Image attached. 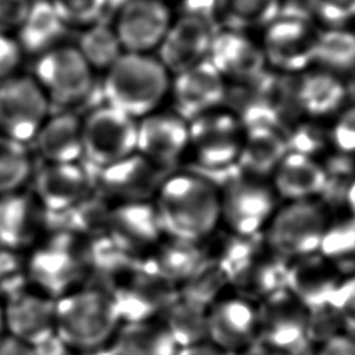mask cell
Here are the masks:
<instances>
[{
    "instance_id": "cell-15",
    "label": "cell",
    "mask_w": 355,
    "mask_h": 355,
    "mask_svg": "<svg viewBox=\"0 0 355 355\" xmlns=\"http://www.w3.org/2000/svg\"><path fill=\"white\" fill-rule=\"evenodd\" d=\"M172 21L168 0H125L112 28L123 51L151 53L161 44Z\"/></svg>"
},
{
    "instance_id": "cell-2",
    "label": "cell",
    "mask_w": 355,
    "mask_h": 355,
    "mask_svg": "<svg viewBox=\"0 0 355 355\" xmlns=\"http://www.w3.org/2000/svg\"><path fill=\"white\" fill-rule=\"evenodd\" d=\"M122 316L105 287L79 286L55 298L54 334L71 352H90L110 345Z\"/></svg>"
},
{
    "instance_id": "cell-48",
    "label": "cell",
    "mask_w": 355,
    "mask_h": 355,
    "mask_svg": "<svg viewBox=\"0 0 355 355\" xmlns=\"http://www.w3.org/2000/svg\"><path fill=\"white\" fill-rule=\"evenodd\" d=\"M313 355H355V334L340 331L319 343Z\"/></svg>"
},
{
    "instance_id": "cell-37",
    "label": "cell",
    "mask_w": 355,
    "mask_h": 355,
    "mask_svg": "<svg viewBox=\"0 0 355 355\" xmlns=\"http://www.w3.org/2000/svg\"><path fill=\"white\" fill-rule=\"evenodd\" d=\"M343 275L355 273V218L331 212L330 222L318 251Z\"/></svg>"
},
{
    "instance_id": "cell-16",
    "label": "cell",
    "mask_w": 355,
    "mask_h": 355,
    "mask_svg": "<svg viewBox=\"0 0 355 355\" xmlns=\"http://www.w3.org/2000/svg\"><path fill=\"white\" fill-rule=\"evenodd\" d=\"M31 180V193L49 214L71 212L96 190V182L80 162L43 164Z\"/></svg>"
},
{
    "instance_id": "cell-8",
    "label": "cell",
    "mask_w": 355,
    "mask_h": 355,
    "mask_svg": "<svg viewBox=\"0 0 355 355\" xmlns=\"http://www.w3.org/2000/svg\"><path fill=\"white\" fill-rule=\"evenodd\" d=\"M50 104L73 107L82 103L93 87V68L76 46L60 44L39 55L35 76Z\"/></svg>"
},
{
    "instance_id": "cell-50",
    "label": "cell",
    "mask_w": 355,
    "mask_h": 355,
    "mask_svg": "<svg viewBox=\"0 0 355 355\" xmlns=\"http://www.w3.org/2000/svg\"><path fill=\"white\" fill-rule=\"evenodd\" d=\"M0 355H36L33 345L8 334H0Z\"/></svg>"
},
{
    "instance_id": "cell-5",
    "label": "cell",
    "mask_w": 355,
    "mask_h": 355,
    "mask_svg": "<svg viewBox=\"0 0 355 355\" xmlns=\"http://www.w3.org/2000/svg\"><path fill=\"white\" fill-rule=\"evenodd\" d=\"M220 220L232 233L244 237L262 236L277 209V196L266 179L240 169L220 187Z\"/></svg>"
},
{
    "instance_id": "cell-38",
    "label": "cell",
    "mask_w": 355,
    "mask_h": 355,
    "mask_svg": "<svg viewBox=\"0 0 355 355\" xmlns=\"http://www.w3.org/2000/svg\"><path fill=\"white\" fill-rule=\"evenodd\" d=\"M230 288L226 272L204 254L200 265L178 286L180 297L209 306Z\"/></svg>"
},
{
    "instance_id": "cell-35",
    "label": "cell",
    "mask_w": 355,
    "mask_h": 355,
    "mask_svg": "<svg viewBox=\"0 0 355 355\" xmlns=\"http://www.w3.org/2000/svg\"><path fill=\"white\" fill-rule=\"evenodd\" d=\"M283 0H218L216 18L222 28L247 33L263 29L282 11Z\"/></svg>"
},
{
    "instance_id": "cell-49",
    "label": "cell",
    "mask_w": 355,
    "mask_h": 355,
    "mask_svg": "<svg viewBox=\"0 0 355 355\" xmlns=\"http://www.w3.org/2000/svg\"><path fill=\"white\" fill-rule=\"evenodd\" d=\"M218 0H182V12L207 18L215 22Z\"/></svg>"
},
{
    "instance_id": "cell-30",
    "label": "cell",
    "mask_w": 355,
    "mask_h": 355,
    "mask_svg": "<svg viewBox=\"0 0 355 355\" xmlns=\"http://www.w3.org/2000/svg\"><path fill=\"white\" fill-rule=\"evenodd\" d=\"M347 93L340 76L319 68L302 73L294 90V100L305 115L318 119L337 114L344 107Z\"/></svg>"
},
{
    "instance_id": "cell-40",
    "label": "cell",
    "mask_w": 355,
    "mask_h": 355,
    "mask_svg": "<svg viewBox=\"0 0 355 355\" xmlns=\"http://www.w3.org/2000/svg\"><path fill=\"white\" fill-rule=\"evenodd\" d=\"M76 49L93 71H107L123 53L114 28L101 21L82 29Z\"/></svg>"
},
{
    "instance_id": "cell-3",
    "label": "cell",
    "mask_w": 355,
    "mask_h": 355,
    "mask_svg": "<svg viewBox=\"0 0 355 355\" xmlns=\"http://www.w3.org/2000/svg\"><path fill=\"white\" fill-rule=\"evenodd\" d=\"M172 75L151 53H126L105 71L103 93L107 104L140 119L154 111L169 94Z\"/></svg>"
},
{
    "instance_id": "cell-43",
    "label": "cell",
    "mask_w": 355,
    "mask_h": 355,
    "mask_svg": "<svg viewBox=\"0 0 355 355\" xmlns=\"http://www.w3.org/2000/svg\"><path fill=\"white\" fill-rule=\"evenodd\" d=\"M288 151L301 153L309 157H315L329 144V136L326 130H322L313 123L305 122L297 125L291 132L286 133Z\"/></svg>"
},
{
    "instance_id": "cell-11",
    "label": "cell",
    "mask_w": 355,
    "mask_h": 355,
    "mask_svg": "<svg viewBox=\"0 0 355 355\" xmlns=\"http://www.w3.org/2000/svg\"><path fill=\"white\" fill-rule=\"evenodd\" d=\"M49 111L50 101L33 76L15 75L0 83V135L28 144Z\"/></svg>"
},
{
    "instance_id": "cell-47",
    "label": "cell",
    "mask_w": 355,
    "mask_h": 355,
    "mask_svg": "<svg viewBox=\"0 0 355 355\" xmlns=\"http://www.w3.org/2000/svg\"><path fill=\"white\" fill-rule=\"evenodd\" d=\"M22 49L11 35L0 33V83L18 75L22 61Z\"/></svg>"
},
{
    "instance_id": "cell-26",
    "label": "cell",
    "mask_w": 355,
    "mask_h": 355,
    "mask_svg": "<svg viewBox=\"0 0 355 355\" xmlns=\"http://www.w3.org/2000/svg\"><path fill=\"white\" fill-rule=\"evenodd\" d=\"M343 275L319 252L288 261L286 290L308 311L331 304Z\"/></svg>"
},
{
    "instance_id": "cell-4",
    "label": "cell",
    "mask_w": 355,
    "mask_h": 355,
    "mask_svg": "<svg viewBox=\"0 0 355 355\" xmlns=\"http://www.w3.org/2000/svg\"><path fill=\"white\" fill-rule=\"evenodd\" d=\"M330 218V207L319 198L288 201L276 209L262 236L272 251L293 261L319 251Z\"/></svg>"
},
{
    "instance_id": "cell-6",
    "label": "cell",
    "mask_w": 355,
    "mask_h": 355,
    "mask_svg": "<svg viewBox=\"0 0 355 355\" xmlns=\"http://www.w3.org/2000/svg\"><path fill=\"white\" fill-rule=\"evenodd\" d=\"M244 128L239 115L215 108L189 121V151L201 171L236 166Z\"/></svg>"
},
{
    "instance_id": "cell-34",
    "label": "cell",
    "mask_w": 355,
    "mask_h": 355,
    "mask_svg": "<svg viewBox=\"0 0 355 355\" xmlns=\"http://www.w3.org/2000/svg\"><path fill=\"white\" fill-rule=\"evenodd\" d=\"M208 306L178 295L157 318L159 319L178 348L207 341Z\"/></svg>"
},
{
    "instance_id": "cell-53",
    "label": "cell",
    "mask_w": 355,
    "mask_h": 355,
    "mask_svg": "<svg viewBox=\"0 0 355 355\" xmlns=\"http://www.w3.org/2000/svg\"><path fill=\"white\" fill-rule=\"evenodd\" d=\"M341 202L344 214L355 218V176L345 182L341 191Z\"/></svg>"
},
{
    "instance_id": "cell-10",
    "label": "cell",
    "mask_w": 355,
    "mask_h": 355,
    "mask_svg": "<svg viewBox=\"0 0 355 355\" xmlns=\"http://www.w3.org/2000/svg\"><path fill=\"white\" fill-rule=\"evenodd\" d=\"M123 322L157 319L179 295L178 287L147 269L140 258L121 272L108 287Z\"/></svg>"
},
{
    "instance_id": "cell-12",
    "label": "cell",
    "mask_w": 355,
    "mask_h": 355,
    "mask_svg": "<svg viewBox=\"0 0 355 355\" xmlns=\"http://www.w3.org/2000/svg\"><path fill=\"white\" fill-rule=\"evenodd\" d=\"M319 29L309 21L277 17L263 28L261 49L266 65L284 73H301L313 65Z\"/></svg>"
},
{
    "instance_id": "cell-33",
    "label": "cell",
    "mask_w": 355,
    "mask_h": 355,
    "mask_svg": "<svg viewBox=\"0 0 355 355\" xmlns=\"http://www.w3.org/2000/svg\"><path fill=\"white\" fill-rule=\"evenodd\" d=\"M65 25L49 0H35L15 37L22 51L43 54L55 46L64 35Z\"/></svg>"
},
{
    "instance_id": "cell-32",
    "label": "cell",
    "mask_w": 355,
    "mask_h": 355,
    "mask_svg": "<svg viewBox=\"0 0 355 355\" xmlns=\"http://www.w3.org/2000/svg\"><path fill=\"white\" fill-rule=\"evenodd\" d=\"M108 347L111 355H176L179 349L159 319L122 322Z\"/></svg>"
},
{
    "instance_id": "cell-52",
    "label": "cell",
    "mask_w": 355,
    "mask_h": 355,
    "mask_svg": "<svg viewBox=\"0 0 355 355\" xmlns=\"http://www.w3.org/2000/svg\"><path fill=\"white\" fill-rule=\"evenodd\" d=\"M176 355H229L208 341L179 348Z\"/></svg>"
},
{
    "instance_id": "cell-41",
    "label": "cell",
    "mask_w": 355,
    "mask_h": 355,
    "mask_svg": "<svg viewBox=\"0 0 355 355\" xmlns=\"http://www.w3.org/2000/svg\"><path fill=\"white\" fill-rule=\"evenodd\" d=\"M62 24L85 29L101 21L110 0H50Z\"/></svg>"
},
{
    "instance_id": "cell-17",
    "label": "cell",
    "mask_w": 355,
    "mask_h": 355,
    "mask_svg": "<svg viewBox=\"0 0 355 355\" xmlns=\"http://www.w3.org/2000/svg\"><path fill=\"white\" fill-rule=\"evenodd\" d=\"M168 173L166 169L135 153L98 169L94 182L108 202H144L154 200Z\"/></svg>"
},
{
    "instance_id": "cell-54",
    "label": "cell",
    "mask_w": 355,
    "mask_h": 355,
    "mask_svg": "<svg viewBox=\"0 0 355 355\" xmlns=\"http://www.w3.org/2000/svg\"><path fill=\"white\" fill-rule=\"evenodd\" d=\"M233 355H288L286 352H282L279 349H275L272 347H268L259 341L252 343L251 345L245 347L244 349L233 354Z\"/></svg>"
},
{
    "instance_id": "cell-55",
    "label": "cell",
    "mask_w": 355,
    "mask_h": 355,
    "mask_svg": "<svg viewBox=\"0 0 355 355\" xmlns=\"http://www.w3.org/2000/svg\"><path fill=\"white\" fill-rule=\"evenodd\" d=\"M11 255H12V252L0 247V282H3V279L10 275V270H11L10 257Z\"/></svg>"
},
{
    "instance_id": "cell-27",
    "label": "cell",
    "mask_w": 355,
    "mask_h": 355,
    "mask_svg": "<svg viewBox=\"0 0 355 355\" xmlns=\"http://www.w3.org/2000/svg\"><path fill=\"white\" fill-rule=\"evenodd\" d=\"M270 180L277 198L288 202L319 198L327 190L330 176L318 158L288 151L270 175Z\"/></svg>"
},
{
    "instance_id": "cell-29",
    "label": "cell",
    "mask_w": 355,
    "mask_h": 355,
    "mask_svg": "<svg viewBox=\"0 0 355 355\" xmlns=\"http://www.w3.org/2000/svg\"><path fill=\"white\" fill-rule=\"evenodd\" d=\"M31 143L44 164L79 162L83 157L82 119L68 111L49 115Z\"/></svg>"
},
{
    "instance_id": "cell-13",
    "label": "cell",
    "mask_w": 355,
    "mask_h": 355,
    "mask_svg": "<svg viewBox=\"0 0 355 355\" xmlns=\"http://www.w3.org/2000/svg\"><path fill=\"white\" fill-rule=\"evenodd\" d=\"M31 250L28 275L32 287L53 298L79 287L78 280L89 270L87 254L73 247L68 236L51 239L44 244L39 241Z\"/></svg>"
},
{
    "instance_id": "cell-22",
    "label": "cell",
    "mask_w": 355,
    "mask_h": 355,
    "mask_svg": "<svg viewBox=\"0 0 355 355\" xmlns=\"http://www.w3.org/2000/svg\"><path fill=\"white\" fill-rule=\"evenodd\" d=\"M3 305L4 331L35 345L54 334L55 298L35 288L12 291Z\"/></svg>"
},
{
    "instance_id": "cell-44",
    "label": "cell",
    "mask_w": 355,
    "mask_h": 355,
    "mask_svg": "<svg viewBox=\"0 0 355 355\" xmlns=\"http://www.w3.org/2000/svg\"><path fill=\"white\" fill-rule=\"evenodd\" d=\"M306 3L326 28L345 26L355 19V0H306Z\"/></svg>"
},
{
    "instance_id": "cell-28",
    "label": "cell",
    "mask_w": 355,
    "mask_h": 355,
    "mask_svg": "<svg viewBox=\"0 0 355 355\" xmlns=\"http://www.w3.org/2000/svg\"><path fill=\"white\" fill-rule=\"evenodd\" d=\"M288 153L284 132L277 126L257 123L244 126L237 168L255 178L268 179Z\"/></svg>"
},
{
    "instance_id": "cell-9",
    "label": "cell",
    "mask_w": 355,
    "mask_h": 355,
    "mask_svg": "<svg viewBox=\"0 0 355 355\" xmlns=\"http://www.w3.org/2000/svg\"><path fill=\"white\" fill-rule=\"evenodd\" d=\"M309 311L286 288L257 302V341L301 355L309 345Z\"/></svg>"
},
{
    "instance_id": "cell-24",
    "label": "cell",
    "mask_w": 355,
    "mask_h": 355,
    "mask_svg": "<svg viewBox=\"0 0 355 355\" xmlns=\"http://www.w3.org/2000/svg\"><path fill=\"white\" fill-rule=\"evenodd\" d=\"M46 214L25 189L0 196V247L12 254L33 248L42 240Z\"/></svg>"
},
{
    "instance_id": "cell-45",
    "label": "cell",
    "mask_w": 355,
    "mask_h": 355,
    "mask_svg": "<svg viewBox=\"0 0 355 355\" xmlns=\"http://www.w3.org/2000/svg\"><path fill=\"white\" fill-rule=\"evenodd\" d=\"M331 305L338 313L344 330L355 334V273L343 279L331 300Z\"/></svg>"
},
{
    "instance_id": "cell-25",
    "label": "cell",
    "mask_w": 355,
    "mask_h": 355,
    "mask_svg": "<svg viewBox=\"0 0 355 355\" xmlns=\"http://www.w3.org/2000/svg\"><path fill=\"white\" fill-rule=\"evenodd\" d=\"M287 269L288 259L272 251L262 236V241L230 276V290L257 304L286 288Z\"/></svg>"
},
{
    "instance_id": "cell-23",
    "label": "cell",
    "mask_w": 355,
    "mask_h": 355,
    "mask_svg": "<svg viewBox=\"0 0 355 355\" xmlns=\"http://www.w3.org/2000/svg\"><path fill=\"white\" fill-rule=\"evenodd\" d=\"M209 62L223 76L239 83H251L261 78L268 65L261 44L247 33L220 28L214 35Z\"/></svg>"
},
{
    "instance_id": "cell-14",
    "label": "cell",
    "mask_w": 355,
    "mask_h": 355,
    "mask_svg": "<svg viewBox=\"0 0 355 355\" xmlns=\"http://www.w3.org/2000/svg\"><path fill=\"white\" fill-rule=\"evenodd\" d=\"M103 234L133 258L144 257L165 236L153 201L110 202Z\"/></svg>"
},
{
    "instance_id": "cell-1",
    "label": "cell",
    "mask_w": 355,
    "mask_h": 355,
    "mask_svg": "<svg viewBox=\"0 0 355 355\" xmlns=\"http://www.w3.org/2000/svg\"><path fill=\"white\" fill-rule=\"evenodd\" d=\"M153 204L165 236L201 243L219 227V189L196 171L168 173Z\"/></svg>"
},
{
    "instance_id": "cell-7",
    "label": "cell",
    "mask_w": 355,
    "mask_h": 355,
    "mask_svg": "<svg viewBox=\"0 0 355 355\" xmlns=\"http://www.w3.org/2000/svg\"><path fill=\"white\" fill-rule=\"evenodd\" d=\"M137 119L105 104L82 119L83 157L103 169L136 153Z\"/></svg>"
},
{
    "instance_id": "cell-56",
    "label": "cell",
    "mask_w": 355,
    "mask_h": 355,
    "mask_svg": "<svg viewBox=\"0 0 355 355\" xmlns=\"http://www.w3.org/2000/svg\"><path fill=\"white\" fill-rule=\"evenodd\" d=\"M4 333V318H3V305L0 302V334Z\"/></svg>"
},
{
    "instance_id": "cell-51",
    "label": "cell",
    "mask_w": 355,
    "mask_h": 355,
    "mask_svg": "<svg viewBox=\"0 0 355 355\" xmlns=\"http://www.w3.org/2000/svg\"><path fill=\"white\" fill-rule=\"evenodd\" d=\"M33 348L36 355H68L71 352L55 334L35 344Z\"/></svg>"
},
{
    "instance_id": "cell-21",
    "label": "cell",
    "mask_w": 355,
    "mask_h": 355,
    "mask_svg": "<svg viewBox=\"0 0 355 355\" xmlns=\"http://www.w3.org/2000/svg\"><path fill=\"white\" fill-rule=\"evenodd\" d=\"M189 151V122L173 112L154 111L137 119L136 153L168 169Z\"/></svg>"
},
{
    "instance_id": "cell-31",
    "label": "cell",
    "mask_w": 355,
    "mask_h": 355,
    "mask_svg": "<svg viewBox=\"0 0 355 355\" xmlns=\"http://www.w3.org/2000/svg\"><path fill=\"white\" fill-rule=\"evenodd\" d=\"M202 258L201 243L164 236L140 261L153 273L178 287Z\"/></svg>"
},
{
    "instance_id": "cell-19",
    "label": "cell",
    "mask_w": 355,
    "mask_h": 355,
    "mask_svg": "<svg viewBox=\"0 0 355 355\" xmlns=\"http://www.w3.org/2000/svg\"><path fill=\"white\" fill-rule=\"evenodd\" d=\"M214 21L202 17L179 14L173 18L165 37L157 49V58L173 76L208 58L216 33Z\"/></svg>"
},
{
    "instance_id": "cell-36",
    "label": "cell",
    "mask_w": 355,
    "mask_h": 355,
    "mask_svg": "<svg viewBox=\"0 0 355 355\" xmlns=\"http://www.w3.org/2000/svg\"><path fill=\"white\" fill-rule=\"evenodd\" d=\"M313 65L337 76L355 71V31L345 26L319 29Z\"/></svg>"
},
{
    "instance_id": "cell-39",
    "label": "cell",
    "mask_w": 355,
    "mask_h": 355,
    "mask_svg": "<svg viewBox=\"0 0 355 355\" xmlns=\"http://www.w3.org/2000/svg\"><path fill=\"white\" fill-rule=\"evenodd\" d=\"M32 175L33 164L28 144L0 135V196L24 190Z\"/></svg>"
},
{
    "instance_id": "cell-18",
    "label": "cell",
    "mask_w": 355,
    "mask_h": 355,
    "mask_svg": "<svg viewBox=\"0 0 355 355\" xmlns=\"http://www.w3.org/2000/svg\"><path fill=\"white\" fill-rule=\"evenodd\" d=\"M207 341L233 355L257 341V304L234 293L208 306Z\"/></svg>"
},
{
    "instance_id": "cell-46",
    "label": "cell",
    "mask_w": 355,
    "mask_h": 355,
    "mask_svg": "<svg viewBox=\"0 0 355 355\" xmlns=\"http://www.w3.org/2000/svg\"><path fill=\"white\" fill-rule=\"evenodd\" d=\"M35 0H0V33H17Z\"/></svg>"
},
{
    "instance_id": "cell-42",
    "label": "cell",
    "mask_w": 355,
    "mask_h": 355,
    "mask_svg": "<svg viewBox=\"0 0 355 355\" xmlns=\"http://www.w3.org/2000/svg\"><path fill=\"white\" fill-rule=\"evenodd\" d=\"M329 144L345 157L355 155V104L343 107L327 130Z\"/></svg>"
},
{
    "instance_id": "cell-20",
    "label": "cell",
    "mask_w": 355,
    "mask_h": 355,
    "mask_svg": "<svg viewBox=\"0 0 355 355\" xmlns=\"http://www.w3.org/2000/svg\"><path fill=\"white\" fill-rule=\"evenodd\" d=\"M226 93V80L208 58L173 75L169 89L175 112L187 122L219 108Z\"/></svg>"
}]
</instances>
